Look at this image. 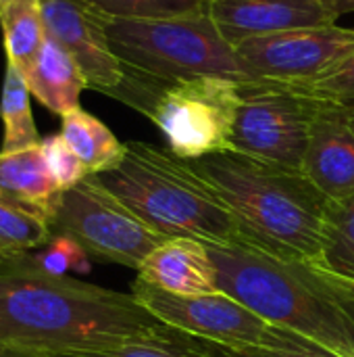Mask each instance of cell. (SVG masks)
I'll use <instances>...</instances> for the list:
<instances>
[{
	"instance_id": "7a4b0ae2",
	"label": "cell",
	"mask_w": 354,
	"mask_h": 357,
	"mask_svg": "<svg viewBox=\"0 0 354 357\" xmlns=\"http://www.w3.org/2000/svg\"><path fill=\"white\" fill-rule=\"evenodd\" d=\"M219 291L269 324L336 357H354V287L317 264L255 247H211Z\"/></svg>"
},
{
	"instance_id": "44dd1931",
	"label": "cell",
	"mask_w": 354,
	"mask_h": 357,
	"mask_svg": "<svg viewBox=\"0 0 354 357\" xmlns=\"http://www.w3.org/2000/svg\"><path fill=\"white\" fill-rule=\"evenodd\" d=\"M52 238L50 224L0 199V264L44 249Z\"/></svg>"
},
{
	"instance_id": "6da1fadb",
	"label": "cell",
	"mask_w": 354,
	"mask_h": 357,
	"mask_svg": "<svg viewBox=\"0 0 354 357\" xmlns=\"http://www.w3.org/2000/svg\"><path fill=\"white\" fill-rule=\"evenodd\" d=\"M169 331L131 293L50 274L29 253L0 264V347L54 356Z\"/></svg>"
},
{
	"instance_id": "8992f818",
	"label": "cell",
	"mask_w": 354,
	"mask_h": 357,
	"mask_svg": "<svg viewBox=\"0 0 354 357\" xmlns=\"http://www.w3.org/2000/svg\"><path fill=\"white\" fill-rule=\"evenodd\" d=\"M108 38L127 67L154 77H223L238 84L259 79L209 13L167 19L111 17Z\"/></svg>"
},
{
	"instance_id": "d4e9b609",
	"label": "cell",
	"mask_w": 354,
	"mask_h": 357,
	"mask_svg": "<svg viewBox=\"0 0 354 357\" xmlns=\"http://www.w3.org/2000/svg\"><path fill=\"white\" fill-rule=\"evenodd\" d=\"M303 86L323 102L354 105V50L334 69Z\"/></svg>"
},
{
	"instance_id": "3957f363",
	"label": "cell",
	"mask_w": 354,
	"mask_h": 357,
	"mask_svg": "<svg viewBox=\"0 0 354 357\" xmlns=\"http://www.w3.org/2000/svg\"><path fill=\"white\" fill-rule=\"evenodd\" d=\"M190 165L232 213L242 234L240 247L284 259L319 261L330 199L303 169L236 151L207 155Z\"/></svg>"
},
{
	"instance_id": "e0dca14e",
	"label": "cell",
	"mask_w": 354,
	"mask_h": 357,
	"mask_svg": "<svg viewBox=\"0 0 354 357\" xmlns=\"http://www.w3.org/2000/svg\"><path fill=\"white\" fill-rule=\"evenodd\" d=\"M61 136L94 176L115 169L125 157V142H119L106 123L81 107L63 115Z\"/></svg>"
},
{
	"instance_id": "52a82bcc",
	"label": "cell",
	"mask_w": 354,
	"mask_h": 357,
	"mask_svg": "<svg viewBox=\"0 0 354 357\" xmlns=\"http://www.w3.org/2000/svg\"><path fill=\"white\" fill-rule=\"evenodd\" d=\"M321 102L303 84L269 77L240 84L232 151L303 169L311 126Z\"/></svg>"
},
{
	"instance_id": "f546056e",
	"label": "cell",
	"mask_w": 354,
	"mask_h": 357,
	"mask_svg": "<svg viewBox=\"0 0 354 357\" xmlns=\"http://www.w3.org/2000/svg\"><path fill=\"white\" fill-rule=\"evenodd\" d=\"M328 2L330 6H334L340 15L342 13H348V10H354V0H323Z\"/></svg>"
},
{
	"instance_id": "f1b7e54d",
	"label": "cell",
	"mask_w": 354,
	"mask_h": 357,
	"mask_svg": "<svg viewBox=\"0 0 354 357\" xmlns=\"http://www.w3.org/2000/svg\"><path fill=\"white\" fill-rule=\"evenodd\" d=\"M0 357H46L42 354L25 351V349H15V347H0Z\"/></svg>"
},
{
	"instance_id": "ba28073f",
	"label": "cell",
	"mask_w": 354,
	"mask_h": 357,
	"mask_svg": "<svg viewBox=\"0 0 354 357\" xmlns=\"http://www.w3.org/2000/svg\"><path fill=\"white\" fill-rule=\"evenodd\" d=\"M52 234L75 241L90 259L138 268L163 241V234L142 222L100 180L90 174L63 192L50 220Z\"/></svg>"
},
{
	"instance_id": "5bb4252c",
	"label": "cell",
	"mask_w": 354,
	"mask_h": 357,
	"mask_svg": "<svg viewBox=\"0 0 354 357\" xmlns=\"http://www.w3.org/2000/svg\"><path fill=\"white\" fill-rule=\"evenodd\" d=\"M138 280L171 295L219 293L217 268L209 245L194 238H167L146 255Z\"/></svg>"
},
{
	"instance_id": "ffe728a7",
	"label": "cell",
	"mask_w": 354,
	"mask_h": 357,
	"mask_svg": "<svg viewBox=\"0 0 354 357\" xmlns=\"http://www.w3.org/2000/svg\"><path fill=\"white\" fill-rule=\"evenodd\" d=\"M317 266L354 287V195L330 199Z\"/></svg>"
},
{
	"instance_id": "484cf974",
	"label": "cell",
	"mask_w": 354,
	"mask_h": 357,
	"mask_svg": "<svg viewBox=\"0 0 354 357\" xmlns=\"http://www.w3.org/2000/svg\"><path fill=\"white\" fill-rule=\"evenodd\" d=\"M38 264L56 276H67L69 270H77V272H88L90 270V255L71 238L61 236V234H52L50 243L44 247V251L40 255H35Z\"/></svg>"
},
{
	"instance_id": "4dcf8cb0",
	"label": "cell",
	"mask_w": 354,
	"mask_h": 357,
	"mask_svg": "<svg viewBox=\"0 0 354 357\" xmlns=\"http://www.w3.org/2000/svg\"><path fill=\"white\" fill-rule=\"evenodd\" d=\"M4 2H6V0H0V4H4Z\"/></svg>"
},
{
	"instance_id": "9c48e42d",
	"label": "cell",
	"mask_w": 354,
	"mask_h": 357,
	"mask_svg": "<svg viewBox=\"0 0 354 357\" xmlns=\"http://www.w3.org/2000/svg\"><path fill=\"white\" fill-rule=\"evenodd\" d=\"M131 295L165 326L227 349L284 347L298 335L277 328L225 293L171 295L136 278Z\"/></svg>"
},
{
	"instance_id": "7402d4cb",
	"label": "cell",
	"mask_w": 354,
	"mask_h": 357,
	"mask_svg": "<svg viewBox=\"0 0 354 357\" xmlns=\"http://www.w3.org/2000/svg\"><path fill=\"white\" fill-rule=\"evenodd\" d=\"M204 343L184 333L169 331L161 337L136 339L102 349L69 351L46 357H204Z\"/></svg>"
},
{
	"instance_id": "7c38bea8",
	"label": "cell",
	"mask_w": 354,
	"mask_h": 357,
	"mask_svg": "<svg viewBox=\"0 0 354 357\" xmlns=\"http://www.w3.org/2000/svg\"><path fill=\"white\" fill-rule=\"evenodd\" d=\"M209 17L232 44L303 27L336 25L340 13L323 0H209Z\"/></svg>"
},
{
	"instance_id": "5b68a950",
	"label": "cell",
	"mask_w": 354,
	"mask_h": 357,
	"mask_svg": "<svg viewBox=\"0 0 354 357\" xmlns=\"http://www.w3.org/2000/svg\"><path fill=\"white\" fill-rule=\"evenodd\" d=\"M113 98L146 115L163 132L169 151L184 161L232 151L238 82L223 77L165 79L127 67L125 82Z\"/></svg>"
},
{
	"instance_id": "2e32d148",
	"label": "cell",
	"mask_w": 354,
	"mask_h": 357,
	"mask_svg": "<svg viewBox=\"0 0 354 357\" xmlns=\"http://www.w3.org/2000/svg\"><path fill=\"white\" fill-rule=\"evenodd\" d=\"M23 75L31 96L61 117L79 109L81 92L88 88L73 56L50 36Z\"/></svg>"
},
{
	"instance_id": "9a60e30c",
	"label": "cell",
	"mask_w": 354,
	"mask_h": 357,
	"mask_svg": "<svg viewBox=\"0 0 354 357\" xmlns=\"http://www.w3.org/2000/svg\"><path fill=\"white\" fill-rule=\"evenodd\" d=\"M63 190L56 186L42 142L15 153H0V199L50 224Z\"/></svg>"
},
{
	"instance_id": "ac0fdd59",
	"label": "cell",
	"mask_w": 354,
	"mask_h": 357,
	"mask_svg": "<svg viewBox=\"0 0 354 357\" xmlns=\"http://www.w3.org/2000/svg\"><path fill=\"white\" fill-rule=\"evenodd\" d=\"M0 27L6 63L25 73L48 38L42 0H6L0 4Z\"/></svg>"
},
{
	"instance_id": "30bf717a",
	"label": "cell",
	"mask_w": 354,
	"mask_h": 357,
	"mask_svg": "<svg viewBox=\"0 0 354 357\" xmlns=\"http://www.w3.org/2000/svg\"><path fill=\"white\" fill-rule=\"evenodd\" d=\"M234 46L259 77L307 84L353 52L354 29L340 25L303 27L246 38Z\"/></svg>"
},
{
	"instance_id": "8fae6325",
	"label": "cell",
	"mask_w": 354,
	"mask_h": 357,
	"mask_svg": "<svg viewBox=\"0 0 354 357\" xmlns=\"http://www.w3.org/2000/svg\"><path fill=\"white\" fill-rule=\"evenodd\" d=\"M46 33L81 69L88 88L113 96L125 82L127 67L108 38L111 15L90 0H42Z\"/></svg>"
},
{
	"instance_id": "603a6c76",
	"label": "cell",
	"mask_w": 354,
	"mask_h": 357,
	"mask_svg": "<svg viewBox=\"0 0 354 357\" xmlns=\"http://www.w3.org/2000/svg\"><path fill=\"white\" fill-rule=\"evenodd\" d=\"M100 10L119 19L194 17L209 10V0H90Z\"/></svg>"
},
{
	"instance_id": "83f0119b",
	"label": "cell",
	"mask_w": 354,
	"mask_h": 357,
	"mask_svg": "<svg viewBox=\"0 0 354 357\" xmlns=\"http://www.w3.org/2000/svg\"><path fill=\"white\" fill-rule=\"evenodd\" d=\"M204 343V357H240L238 354H234V351H230L227 347H221V345H215V343H207V341H202Z\"/></svg>"
},
{
	"instance_id": "4316f807",
	"label": "cell",
	"mask_w": 354,
	"mask_h": 357,
	"mask_svg": "<svg viewBox=\"0 0 354 357\" xmlns=\"http://www.w3.org/2000/svg\"><path fill=\"white\" fill-rule=\"evenodd\" d=\"M230 351L238 354L240 357H336L303 337H296L292 343L284 347H242Z\"/></svg>"
},
{
	"instance_id": "cb8c5ba5",
	"label": "cell",
	"mask_w": 354,
	"mask_h": 357,
	"mask_svg": "<svg viewBox=\"0 0 354 357\" xmlns=\"http://www.w3.org/2000/svg\"><path fill=\"white\" fill-rule=\"evenodd\" d=\"M42 151L46 157V165L56 182V186L65 192L79 182H83L90 172L83 161L75 155V151L67 144V140L58 134L42 138Z\"/></svg>"
},
{
	"instance_id": "277c9868",
	"label": "cell",
	"mask_w": 354,
	"mask_h": 357,
	"mask_svg": "<svg viewBox=\"0 0 354 357\" xmlns=\"http://www.w3.org/2000/svg\"><path fill=\"white\" fill-rule=\"evenodd\" d=\"M98 180L165 238L240 247L242 234L213 186L190 165L148 142H125L123 161Z\"/></svg>"
},
{
	"instance_id": "4fadbf2b",
	"label": "cell",
	"mask_w": 354,
	"mask_h": 357,
	"mask_svg": "<svg viewBox=\"0 0 354 357\" xmlns=\"http://www.w3.org/2000/svg\"><path fill=\"white\" fill-rule=\"evenodd\" d=\"M303 172L328 199L354 195V105L321 102Z\"/></svg>"
},
{
	"instance_id": "d6986e66",
	"label": "cell",
	"mask_w": 354,
	"mask_h": 357,
	"mask_svg": "<svg viewBox=\"0 0 354 357\" xmlns=\"http://www.w3.org/2000/svg\"><path fill=\"white\" fill-rule=\"evenodd\" d=\"M31 98L23 71L13 63H6L0 96V117L4 126L0 153H15L42 142L31 113Z\"/></svg>"
}]
</instances>
